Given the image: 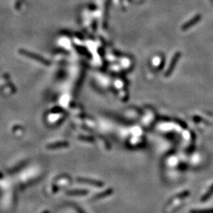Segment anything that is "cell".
<instances>
[{
  "instance_id": "obj_1",
  "label": "cell",
  "mask_w": 213,
  "mask_h": 213,
  "mask_svg": "<svg viewBox=\"0 0 213 213\" xmlns=\"http://www.w3.org/2000/svg\"><path fill=\"white\" fill-rule=\"evenodd\" d=\"M113 193L112 190L111 189H109L108 190H105L104 192L101 193H99L96 196V199H100V198H103V197H105L106 196H108V195H110Z\"/></svg>"
},
{
  "instance_id": "obj_2",
  "label": "cell",
  "mask_w": 213,
  "mask_h": 213,
  "mask_svg": "<svg viewBox=\"0 0 213 213\" xmlns=\"http://www.w3.org/2000/svg\"><path fill=\"white\" fill-rule=\"evenodd\" d=\"M213 193V185L212 186L211 188H210V190L208 191V192L205 193V194L203 196V197L201 198V201H206V200H208L209 198V197H211Z\"/></svg>"
},
{
  "instance_id": "obj_3",
  "label": "cell",
  "mask_w": 213,
  "mask_h": 213,
  "mask_svg": "<svg viewBox=\"0 0 213 213\" xmlns=\"http://www.w3.org/2000/svg\"><path fill=\"white\" fill-rule=\"evenodd\" d=\"M190 213H213V209H203V210H192Z\"/></svg>"
}]
</instances>
